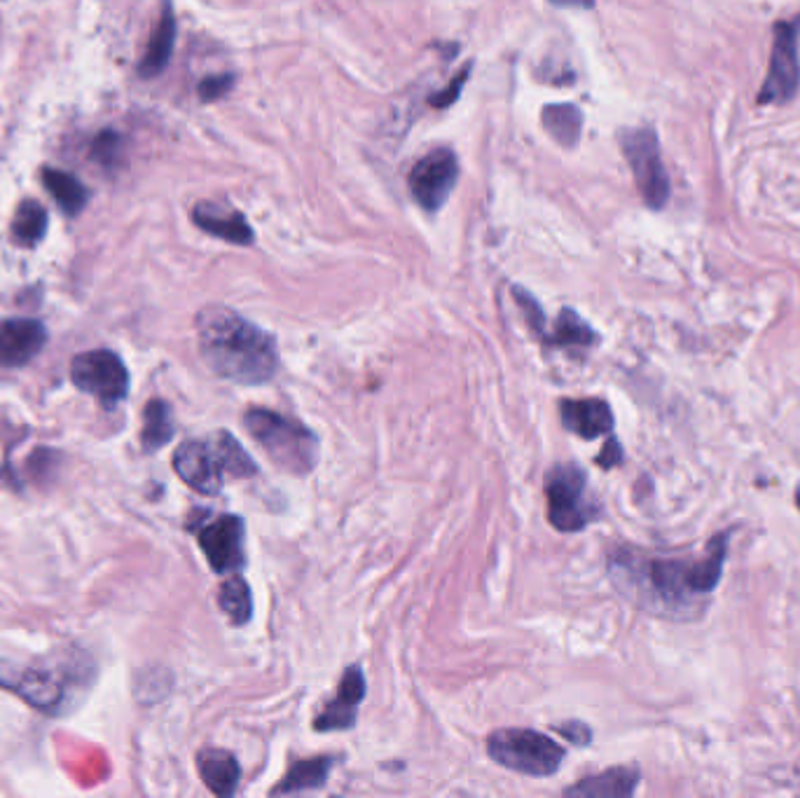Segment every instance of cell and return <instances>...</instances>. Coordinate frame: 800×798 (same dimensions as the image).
Segmentation results:
<instances>
[{
  "label": "cell",
  "mask_w": 800,
  "mask_h": 798,
  "mask_svg": "<svg viewBox=\"0 0 800 798\" xmlns=\"http://www.w3.org/2000/svg\"><path fill=\"white\" fill-rule=\"evenodd\" d=\"M43 186L59 204V209L66 216H77L82 209L87 207L90 193L82 183L61 169H45L43 172Z\"/></svg>",
  "instance_id": "cell-20"
},
{
  "label": "cell",
  "mask_w": 800,
  "mask_h": 798,
  "mask_svg": "<svg viewBox=\"0 0 800 798\" xmlns=\"http://www.w3.org/2000/svg\"><path fill=\"white\" fill-rule=\"evenodd\" d=\"M621 146L644 201L651 209L661 211L669 199V178L663 165L658 136L648 127L625 129L621 134Z\"/></svg>",
  "instance_id": "cell-7"
},
{
  "label": "cell",
  "mask_w": 800,
  "mask_h": 798,
  "mask_svg": "<svg viewBox=\"0 0 800 798\" xmlns=\"http://www.w3.org/2000/svg\"><path fill=\"white\" fill-rule=\"evenodd\" d=\"M560 415H562V424L569 428V432L585 441L606 436L613 428V413H611L609 403L602 398L562 401Z\"/></svg>",
  "instance_id": "cell-15"
},
{
  "label": "cell",
  "mask_w": 800,
  "mask_h": 798,
  "mask_svg": "<svg viewBox=\"0 0 800 798\" xmlns=\"http://www.w3.org/2000/svg\"><path fill=\"white\" fill-rule=\"evenodd\" d=\"M365 695V677L359 665H352L340 680V688L331 703H325L321 714L316 716L314 728L319 733H331V730H346L354 728L359 705Z\"/></svg>",
  "instance_id": "cell-12"
},
{
  "label": "cell",
  "mask_w": 800,
  "mask_h": 798,
  "mask_svg": "<svg viewBox=\"0 0 800 798\" xmlns=\"http://www.w3.org/2000/svg\"><path fill=\"white\" fill-rule=\"evenodd\" d=\"M218 604L220 609L228 613V619L235 625H246L251 621V611H253V600H251V588L246 583L239 574H232L228 581L220 585V595H218Z\"/></svg>",
  "instance_id": "cell-25"
},
{
  "label": "cell",
  "mask_w": 800,
  "mask_h": 798,
  "mask_svg": "<svg viewBox=\"0 0 800 798\" xmlns=\"http://www.w3.org/2000/svg\"><path fill=\"white\" fill-rule=\"evenodd\" d=\"M174 45H176V14H174L172 3L167 0V3L162 6L157 27L150 33L148 50L141 59V66H138L141 77H157L164 69H167Z\"/></svg>",
  "instance_id": "cell-17"
},
{
  "label": "cell",
  "mask_w": 800,
  "mask_h": 798,
  "mask_svg": "<svg viewBox=\"0 0 800 798\" xmlns=\"http://www.w3.org/2000/svg\"><path fill=\"white\" fill-rule=\"evenodd\" d=\"M468 73H470V64L453 80V83H449V87L447 90H443V92H438V94H434V96H430L428 99V104L430 106H436V108H447L449 104H455V101L459 99V94H461V90H464V85H466V80H468Z\"/></svg>",
  "instance_id": "cell-29"
},
{
  "label": "cell",
  "mask_w": 800,
  "mask_h": 798,
  "mask_svg": "<svg viewBox=\"0 0 800 798\" xmlns=\"http://www.w3.org/2000/svg\"><path fill=\"white\" fill-rule=\"evenodd\" d=\"M728 552V535H719L703 560L658 558L619 548L609 558V577L632 604L653 616L690 621L700 616L705 600L719 585Z\"/></svg>",
  "instance_id": "cell-1"
},
{
  "label": "cell",
  "mask_w": 800,
  "mask_h": 798,
  "mask_svg": "<svg viewBox=\"0 0 800 798\" xmlns=\"http://www.w3.org/2000/svg\"><path fill=\"white\" fill-rule=\"evenodd\" d=\"M333 759L328 756H316L310 761H300L291 768V773L283 777L281 785L274 789V794H298L307 789H319L328 783V775H331Z\"/></svg>",
  "instance_id": "cell-22"
},
{
  "label": "cell",
  "mask_w": 800,
  "mask_h": 798,
  "mask_svg": "<svg viewBox=\"0 0 800 798\" xmlns=\"http://www.w3.org/2000/svg\"><path fill=\"white\" fill-rule=\"evenodd\" d=\"M235 87V75L232 73H220V75H209L204 77L197 92L204 104H211V101H220L225 94Z\"/></svg>",
  "instance_id": "cell-28"
},
{
  "label": "cell",
  "mask_w": 800,
  "mask_h": 798,
  "mask_svg": "<svg viewBox=\"0 0 800 798\" xmlns=\"http://www.w3.org/2000/svg\"><path fill=\"white\" fill-rule=\"evenodd\" d=\"M197 768L204 785H207L216 796H232L241 780V768L235 759V754L228 749H201L197 756Z\"/></svg>",
  "instance_id": "cell-18"
},
{
  "label": "cell",
  "mask_w": 800,
  "mask_h": 798,
  "mask_svg": "<svg viewBox=\"0 0 800 798\" xmlns=\"http://www.w3.org/2000/svg\"><path fill=\"white\" fill-rule=\"evenodd\" d=\"M552 6L558 8H583V10H590L594 6V0H550Z\"/></svg>",
  "instance_id": "cell-32"
},
{
  "label": "cell",
  "mask_w": 800,
  "mask_h": 798,
  "mask_svg": "<svg viewBox=\"0 0 800 798\" xmlns=\"http://www.w3.org/2000/svg\"><path fill=\"white\" fill-rule=\"evenodd\" d=\"M640 785V773L634 768H611L594 775L581 785L567 789L571 796H598V798H625L632 796Z\"/></svg>",
  "instance_id": "cell-19"
},
{
  "label": "cell",
  "mask_w": 800,
  "mask_h": 798,
  "mask_svg": "<svg viewBox=\"0 0 800 798\" xmlns=\"http://www.w3.org/2000/svg\"><path fill=\"white\" fill-rule=\"evenodd\" d=\"M798 35L800 17L793 22H777L772 29V52L770 66L758 90V104L782 106L798 94L800 87V61H798Z\"/></svg>",
  "instance_id": "cell-8"
},
{
  "label": "cell",
  "mask_w": 800,
  "mask_h": 798,
  "mask_svg": "<svg viewBox=\"0 0 800 798\" xmlns=\"http://www.w3.org/2000/svg\"><path fill=\"white\" fill-rule=\"evenodd\" d=\"M48 232V211L40 201L24 199L12 218V237L22 247H35Z\"/></svg>",
  "instance_id": "cell-23"
},
{
  "label": "cell",
  "mask_w": 800,
  "mask_h": 798,
  "mask_svg": "<svg viewBox=\"0 0 800 798\" xmlns=\"http://www.w3.org/2000/svg\"><path fill=\"white\" fill-rule=\"evenodd\" d=\"M197 340L201 359L222 380L256 386L270 382L279 371L274 335L230 307H204L197 314Z\"/></svg>",
  "instance_id": "cell-2"
},
{
  "label": "cell",
  "mask_w": 800,
  "mask_h": 798,
  "mask_svg": "<svg viewBox=\"0 0 800 798\" xmlns=\"http://www.w3.org/2000/svg\"><path fill=\"white\" fill-rule=\"evenodd\" d=\"M548 342L560 344V346H579V350H588V346L598 342V333H594L573 310H562L560 319L555 321V329H552L548 335Z\"/></svg>",
  "instance_id": "cell-26"
},
{
  "label": "cell",
  "mask_w": 800,
  "mask_h": 798,
  "mask_svg": "<svg viewBox=\"0 0 800 798\" xmlns=\"http://www.w3.org/2000/svg\"><path fill=\"white\" fill-rule=\"evenodd\" d=\"M243 426L264 449V455L285 474L307 476L319 464V438L300 422L262 407H251L243 415Z\"/></svg>",
  "instance_id": "cell-4"
},
{
  "label": "cell",
  "mask_w": 800,
  "mask_h": 798,
  "mask_svg": "<svg viewBox=\"0 0 800 798\" xmlns=\"http://www.w3.org/2000/svg\"><path fill=\"white\" fill-rule=\"evenodd\" d=\"M48 342L45 325L33 319H10L0 323V363L17 367L40 354Z\"/></svg>",
  "instance_id": "cell-13"
},
{
  "label": "cell",
  "mask_w": 800,
  "mask_h": 798,
  "mask_svg": "<svg viewBox=\"0 0 800 798\" xmlns=\"http://www.w3.org/2000/svg\"><path fill=\"white\" fill-rule=\"evenodd\" d=\"M246 529L239 516H220L197 531V541L218 574H237L246 564Z\"/></svg>",
  "instance_id": "cell-11"
},
{
  "label": "cell",
  "mask_w": 800,
  "mask_h": 798,
  "mask_svg": "<svg viewBox=\"0 0 800 798\" xmlns=\"http://www.w3.org/2000/svg\"><path fill=\"white\" fill-rule=\"evenodd\" d=\"M796 506H798V510H800V485L796 487Z\"/></svg>",
  "instance_id": "cell-33"
},
{
  "label": "cell",
  "mask_w": 800,
  "mask_h": 798,
  "mask_svg": "<svg viewBox=\"0 0 800 798\" xmlns=\"http://www.w3.org/2000/svg\"><path fill=\"white\" fill-rule=\"evenodd\" d=\"M101 165L113 169L117 159L122 157V138L115 132H101V136L94 141V153H92Z\"/></svg>",
  "instance_id": "cell-27"
},
{
  "label": "cell",
  "mask_w": 800,
  "mask_h": 798,
  "mask_svg": "<svg viewBox=\"0 0 800 798\" xmlns=\"http://www.w3.org/2000/svg\"><path fill=\"white\" fill-rule=\"evenodd\" d=\"M459 180V159L453 151L440 148L422 157L407 176L409 193L426 211H438L453 195Z\"/></svg>",
  "instance_id": "cell-10"
},
{
  "label": "cell",
  "mask_w": 800,
  "mask_h": 798,
  "mask_svg": "<svg viewBox=\"0 0 800 798\" xmlns=\"http://www.w3.org/2000/svg\"><path fill=\"white\" fill-rule=\"evenodd\" d=\"M10 688H14L24 701L43 712H56L64 703L66 680L56 667H27L19 672L14 680H3Z\"/></svg>",
  "instance_id": "cell-14"
},
{
  "label": "cell",
  "mask_w": 800,
  "mask_h": 798,
  "mask_svg": "<svg viewBox=\"0 0 800 798\" xmlns=\"http://www.w3.org/2000/svg\"><path fill=\"white\" fill-rule=\"evenodd\" d=\"M143 447L148 453L167 445L174 438V415L169 403L164 401H150L146 405V413H143Z\"/></svg>",
  "instance_id": "cell-24"
},
{
  "label": "cell",
  "mask_w": 800,
  "mask_h": 798,
  "mask_svg": "<svg viewBox=\"0 0 800 798\" xmlns=\"http://www.w3.org/2000/svg\"><path fill=\"white\" fill-rule=\"evenodd\" d=\"M548 520L560 531H579L602 514L600 501L592 497L588 476L579 466H555L546 478Z\"/></svg>",
  "instance_id": "cell-6"
},
{
  "label": "cell",
  "mask_w": 800,
  "mask_h": 798,
  "mask_svg": "<svg viewBox=\"0 0 800 798\" xmlns=\"http://www.w3.org/2000/svg\"><path fill=\"white\" fill-rule=\"evenodd\" d=\"M621 462H623V449H621L619 441L609 438V443H606L604 449H602V455L598 457V464H600L602 468H611V466L621 464Z\"/></svg>",
  "instance_id": "cell-31"
},
{
  "label": "cell",
  "mask_w": 800,
  "mask_h": 798,
  "mask_svg": "<svg viewBox=\"0 0 800 798\" xmlns=\"http://www.w3.org/2000/svg\"><path fill=\"white\" fill-rule=\"evenodd\" d=\"M558 730L564 735L567 740H571L573 745H590V728L583 726L581 722H571L569 726H558Z\"/></svg>",
  "instance_id": "cell-30"
},
{
  "label": "cell",
  "mask_w": 800,
  "mask_h": 798,
  "mask_svg": "<svg viewBox=\"0 0 800 798\" xmlns=\"http://www.w3.org/2000/svg\"><path fill=\"white\" fill-rule=\"evenodd\" d=\"M71 380L80 392L113 405L129 392V373L122 359L108 350L77 354L71 363Z\"/></svg>",
  "instance_id": "cell-9"
},
{
  "label": "cell",
  "mask_w": 800,
  "mask_h": 798,
  "mask_svg": "<svg viewBox=\"0 0 800 798\" xmlns=\"http://www.w3.org/2000/svg\"><path fill=\"white\" fill-rule=\"evenodd\" d=\"M543 127L562 148H573L581 138L583 113L573 104H550L543 108Z\"/></svg>",
  "instance_id": "cell-21"
},
{
  "label": "cell",
  "mask_w": 800,
  "mask_h": 798,
  "mask_svg": "<svg viewBox=\"0 0 800 798\" xmlns=\"http://www.w3.org/2000/svg\"><path fill=\"white\" fill-rule=\"evenodd\" d=\"M487 752L499 766L533 777L555 775L564 759V749L555 740L529 728H503L491 733Z\"/></svg>",
  "instance_id": "cell-5"
},
{
  "label": "cell",
  "mask_w": 800,
  "mask_h": 798,
  "mask_svg": "<svg viewBox=\"0 0 800 798\" xmlns=\"http://www.w3.org/2000/svg\"><path fill=\"white\" fill-rule=\"evenodd\" d=\"M174 470L195 493L218 495L225 476L249 478L258 468L235 436L218 432L209 441L183 443L174 455Z\"/></svg>",
  "instance_id": "cell-3"
},
{
  "label": "cell",
  "mask_w": 800,
  "mask_h": 798,
  "mask_svg": "<svg viewBox=\"0 0 800 798\" xmlns=\"http://www.w3.org/2000/svg\"><path fill=\"white\" fill-rule=\"evenodd\" d=\"M193 220L199 230L214 235L222 241L239 243V247H249V243H253L256 239L253 228L246 222V218L239 211L218 207V204L211 201L197 204L193 209Z\"/></svg>",
  "instance_id": "cell-16"
}]
</instances>
